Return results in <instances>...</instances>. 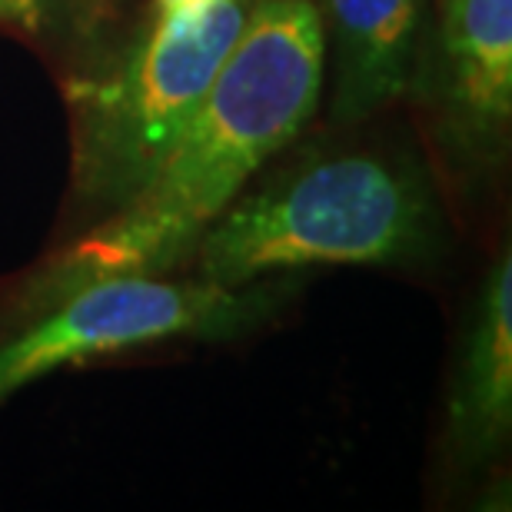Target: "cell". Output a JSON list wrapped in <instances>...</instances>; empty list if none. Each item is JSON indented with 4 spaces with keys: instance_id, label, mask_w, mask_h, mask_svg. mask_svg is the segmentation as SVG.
<instances>
[{
    "instance_id": "6da1fadb",
    "label": "cell",
    "mask_w": 512,
    "mask_h": 512,
    "mask_svg": "<svg viewBox=\"0 0 512 512\" xmlns=\"http://www.w3.org/2000/svg\"><path fill=\"white\" fill-rule=\"evenodd\" d=\"M323 27L310 0H253L237 44L157 173L84 237L47 256L17 290L14 320L110 276H160L256 170L313 117L323 94Z\"/></svg>"
},
{
    "instance_id": "7a4b0ae2",
    "label": "cell",
    "mask_w": 512,
    "mask_h": 512,
    "mask_svg": "<svg viewBox=\"0 0 512 512\" xmlns=\"http://www.w3.org/2000/svg\"><path fill=\"white\" fill-rule=\"evenodd\" d=\"M439 207L409 160L340 153L233 200L193 243L200 280L250 286L306 266L419 263L439 243Z\"/></svg>"
},
{
    "instance_id": "3957f363",
    "label": "cell",
    "mask_w": 512,
    "mask_h": 512,
    "mask_svg": "<svg viewBox=\"0 0 512 512\" xmlns=\"http://www.w3.org/2000/svg\"><path fill=\"white\" fill-rule=\"evenodd\" d=\"M253 0H153L127 54L70 87L74 187L120 207L147 183L197 114Z\"/></svg>"
},
{
    "instance_id": "277c9868",
    "label": "cell",
    "mask_w": 512,
    "mask_h": 512,
    "mask_svg": "<svg viewBox=\"0 0 512 512\" xmlns=\"http://www.w3.org/2000/svg\"><path fill=\"white\" fill-rule=\"evenodd\" d=\"M270 310L256 286H220L210 280L110 276L64 296L50 310L24 320L0 343V406L20 389L64 370L167 340H217L240 333Z\"/></svg>"
},
{
    "instance_id": "5b68a950",
    "label": "cell",
    "mask_w": 512,
    "mask_h": 512,
    "mask_svg": "<svg viewBox=\"0 0 512 512\" xmlns=\"http://www.w3.org/2000/svg\"><path fill=\"white\" fill-rule=\"evenodd\" d=\"M330 60L336 124L376 117L413 87L429 0H310Z\"/></svg>"
},
{
    "instance_id": "8992f818",
    "label": "cell",
    "mask_w": 512,
    "mask_h": 512,
    "mask_svg": "<svg viewBox=\"0 0 512 512\" xmlns=\"http://www.w3.org/2000/svg\"><path fill=\"white\" fill-rule=\"evenodd\" d=\"M449 127L466 150H496L512 117V0H439Z\"/></svg>"
},
{
    "instance_id": "52a82bcc",
    "label": "cell",
    "mask_w": 512,
    "mask_h": 512,
    "mask_svg": "<svg viewBox=\"0 0 512 512\" xmlns=\"http://www.w3.org/2000/svg\"><path fill=\"white\" fill-rule=\"evenodd\" d=\"M512 429V256L489 266L449 399V443L466 463H486Z\"/></svg>"
},
{
    "instance_id": "ba28073f",
    "label": "cell",
    "mask_w": 512,
    "mask_h": 512,
    "mask_svg": "<svg viewBox=\"0 0 512 512\" xmlns=\"http://www.w3.org/2000/svg\"><path fill=\"white\" fill-rule=\"evenodd\" d=\"M70 7V0H0V24L40 34Z\"/></svg>"
}]
</instances>
